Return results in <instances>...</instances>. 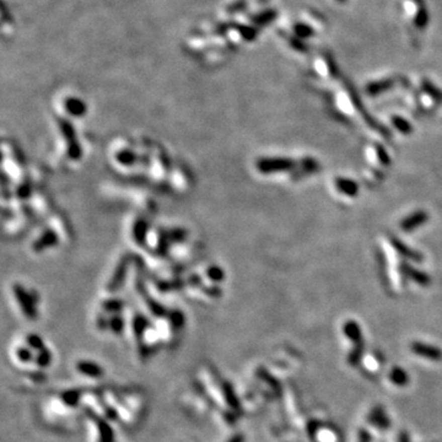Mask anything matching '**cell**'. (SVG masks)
<instances>
[{
    "mask_svg": "<svg viewBox=\"0 0 442 442\" xmlns=\"http://www.w3.org/2000/svg\"><path fill=\"white\" fill-rule=\"evenodd\" d=\"M91 418L96 427L97 442H113V430L111 425L106 422L101 416L95 415L94 413H91Z\"/></svg>",
    "mask_w": 442,
    "mask_h": 442,
    "instance_id": "1",
    "label": "cell"
},
{
    "mask_svg": "<svg viewBox=\"0 0 442 442\" xmlns=\"http://www.w3.org/2000/svg\"><path fill=\"white\" fill-rule=\"evenodd\" d=\"M75 368H76L77 372L86 377H90V379H101L104 376V369L93 361H77Z\"/></svg>",
    "mask_w": 442,
    "mask_h": 442,
    "instance_id": "2",
    "label": "cell"
},
{
    "mask_svg": "<svg viewBox=\"0 0 442 442\" xmlns=\"http://www.w3.org/2000/svg\"><path fill=\"white\" fill-rule=\"evenodd\" d=\"M233 31L237 32L241 36V38L246 42L254 41L258 37V33H259L257 26H251V25H244L235 21H233Z\"/></svg>",
    "mask_w": 442,
    "mask_h": 442,
    "instance_id": "3",
    "label": "cell"
},
{
    "mask_svg": "<svg viewBox=\"0 0 442 442\" xmlns=\"http://www.w3.org/2000/svg\"><path fill=\"white\" fill-rule=\"evenodd\" d=\"M277 18V11L274 9H266L260 13L257 14H253V15H249V21L252 24H254L255 26L258 27H262V26H267L269 25L271 22H273Z\"/></svg>",
    "mask_w": 442,
    "mask_h": 442,
    "instance_id": "4",
    "label": "cell"
},
{
    "mask_svg": "<svg viewBox=\"0 0 442 442\" xmlns=\"http://www.w3.org/2000/svg\"><path fill=\"white\" fill-rule=\"evenodd\" d=\"M128 403H126L127 407L134 414H143L145 409V403L139 396H128Z\"/></svg>",
    "mask_w": 442,
    "mask_h": 442,
    "instance_id": "5",
    "label": "cell"
},
{
    "mask_svg": "<svg viewBox=\"0 0 442 442\" xmlns=\"http://www.w3.org/2000/svg\"><path fill=\"white\" fill-rule=\"evenodd\" d=\"M247 8H248V3H247V0H235V2L230 3V4L227 5L225 11H226V14H229V15H237V14H241L243 13V11H246Z\"/></svg>",
    "mask_w": 442,
    "mask_h": 442,
    "instance_id": "6",
    "label": "cell"
},
{
    "mask_svg": "<svg viewBox=\"0 0 442 442\" xmlns=\"http://www.w3.org/2000/svg\"><path fill=\"white\" fill-rule=\"evenodd\" d=\"M230 30H233V21H221L213 27V33L216 36H225Z\"/></svg>",
    "mask_w": 442,
    "mask_h": 442,
    "instance_id": "7",
    "label": "cell"
},
{
    "mask_svg": "<svg viewBox=\"0 0 442 442\" xmlns=\"http://www.w3.org/2000/svg\"><path fill=\"white\" fill-rule=\"evenodd\" d=\"M35 360L36 363H37V366H40V368H46V366H48L49 364H51L52 360L51 351H48L47 349L40 350V354L37 355V358H36Z\"/></svg>",
    "mask_w": 442,
    "mask_h": 442,
    "instance_id": "8",
    "label": "cell"
},
{
    "mask_svg": "<svg viewBox=\"0 0 442 442\" xmlns=\"http://www.w3.org/2000/svg\"><path fill=\"white\" fill-rule=\"evenodd\" d=\"M32 352L30 351L29 349H25V347H20V349H18V358H19V360L21 361V363H30V361H32L33 360V357H32Z\"/></svg>",
    "mask_w": 442,
    "mask_h": 442,
    "instance_id": "9",
    "label": "cell"
},
{
    "mask_svg": "<svg viewBox=\"0 0 442 442\" xmlns=\"http://www.w3.org/2000/svg\"><path fill=\"white\" fill-rule=\"evenodd\" d=\"M27 343H29V346L33 347V349H37V350L44 349L42 339L37 337V335H30V337L27 338Z\"/></svg>",
    "mask_w": 442,
    "mask_h": 442,
    "instance_id": "10",
    "label": "cell"
},
{
    "mask_svg": "<svg viewBox=\"0 0 442 442\" xmlns=\"http://www.w3.org/2000/svg\"><path fill=\"white\" fill-rule=\"evenodd\" d=\"M229 442H243V436L242 435L233 436V437Z\"/></svg>",
    "mask_w": 442,
    "mask_h": 442,
    "instance_id": "11",
    "label": "cell"
},
{
    "mask_svg": "<svg viewBox=\"0 0 442 442\" xmlns=\"http://www.w3.org/2000/svg\"><path fill=\"white\" fill-rule=\"evenodd\" d=\"M257 2H258V4L264 5V4H267V3H268L269 0H257Z\"/></svg>",
    "mask_w": 442,
    "mask_h": 442,
    "instance_id": "12",
    "label": "cell"
}]
</instances>
